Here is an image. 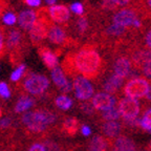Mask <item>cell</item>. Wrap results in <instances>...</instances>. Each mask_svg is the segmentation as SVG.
<instances>
[{
    "label": "cell",
    "instance_id": "6da1fadb",
    "mask_svg": "<svg viewBox=\"0 0 151 151\" xmlns=\"http://www.w3.org/2000/svg\"><path fill=\"white\" fill-rule=\"evenodd\" d=\"M64 63L70 64L75 73L82 75L84 78L96 79L101 73L103 60L96 48L86 45L73 54L70 63L68 61H64Z\"/></svg>",
    "mask_w": 151,
    "mask_h": 151
},
{
    "label": "cell",
    "instance_id": "7a4b0ae2",
    "mask_svg": "<svg viewBox=\"0 0 151 151\" xmlns=\"http://www.w3.org/2000/svg\"><path fill=\"white\" fill-rule=\"evenodd\" d=\"M57 120V116L47 109H35L23 113L21 122L28 131L41 133L45 131Z\"/></svg>",
    "mask_w": 151,
    "mask_h": 151
},
{
    "label": "cell",
    "instance_id": "3957f363",
    "mask_svg": "<svg viewBox=\"0 0 151 151\" xmlns=\"http://www.w3.org/2000/svg\"><path fill=\"white\" fill-rule=\"evenodd\" d=\"M149 88H150V84L147 79L143 77H135V78H131L126 83L123 88V92L126 98L137 100L146 97Z\"/></svg>",
    "mask_w": 151,
    "mask_h": 151
},
{
    "label": "cell",
    "instance_id": "277c9868",
    "mask_svg": "<svg viewBox=\"0 0 151 151\" xmlns=\"http://www.w3.org/2000/svg\"><path fill=\"white\" fill-rule=\"evenodd\" d=\"M50 86V80L41 73H29L24 78L23 88L33 96H41Z\"/></svg>",
    "mask_w": 151,
    "mask_h": 151
},
{
    "label": "cell",
    "instance_id": "5b68a950",
    "mask_svg": "<svg viewBox=\"0 0 151 151\" xmlns=\"http://www.w3.org/2000/svg\"><path fill=\"white\" fill-rule=\"evenodd\" d=\"M118 110L123 121H129L137 119L141 111V105L139 101L130 98H122L118 102Z\"/></svg>",
    "mask_w": 151,
    "mask_h": 151
},
{
    "label": "cell",
    "instance_id": "8992f818",
    "mask_svg": "<svg viewBox=\"0 0 151 151\" xmlns=\"http://www.w3.org/2000/svg\"><path fill=\"white\" fill-rule=\"evenodd\" d=\"M73 87L75 90L76 98L81 102H86L87 100L93 97L94 88L88 79L84 78L82 76H77L73 79Z\"/></svg>",
    "mask_w": 151,
    "mask_h": 151
},
{
    "label": "cell",
    "instance_id": "52a82bcc",
    "mask_svg": "<svg viewBox=\"0 0 151 151\" xmlns=\"http://www.w3.org/2000/svg\"><path fill=\"white\" fill-rule=\"evenodd\" d=\"M139 19L137 9H120L112 17V23L122 27H130L134 25V22Z\"/></svg>",
    "mask_w": 151,
    "mask_h": 151
},
{
    "label": "cell",
    "instance_id": "ba28073f",
    "mask_svg": "<svg viewBox=\"0 0 151 151\" xmlns=\"http://www.w3.org/2000/svg\"><path fill=\"white\" fill-rule=\"evenodd\" d=\"M116 98L112 94H109L107 92H99L94 94L91 99V104L94 110L105 111L110 108H113L116 105Z\"/></svg>",
    "mask_w": 151,
    "mask_h": 151
},
{
    "label": "cell",
    "instance_id": "9c48e42d",
    "mask_svg": "<svg viewBox=\"0 0 151 151\" xmlns=\"http://www.w3.org/2000/svg\"><path fill=\"white\" fill-rule=\"evenodd\" d=\"M52 75V80L55 83L57 87L59 88L63 93H68L69 91H71V89H73V84L67 80L65 76V73L63 71V69L61 67H56L52 70L50 73Z\"/></svg>",
    "mask_w": 151,
    "mask_h": 151
},
{
    "label": "cell",
    "instance_id": "30bf717a",
    "mask_svg": "<svg viewBox=\"0 0 151 151\" xmlns=\"http://www.w3.org/2000/svg\"><path fill=\"white\" fill-rule=\"evenodd\" d=\"M132 71V61L126 56L118 57L113 64V73L125 80Z\"/></svg>",
    "mask_w": 151,
    "mask_h": 151
},
{
    "label": "cell",
    "instance_id": "8fae6325",
    "mask_svg": "<svg viewBox=\"0 0 151 151\" xmlns=\"http://www.w3.org/2000/svg\"><path fill=\"white\" fill-rule=\"evenodd\" d=\"M48 29H50V24L44 19H38V21L29 31V38L32 42L35 44L41 42L44 38L47 37Z\"/></svg>",
    "mask_w": 151,
    "mask_h": 151
},
{
    "label": "cell",
    "instance_id": "7c38bea8",
    "mask_svg": "<svg viewBox=\"0 0 151 151\" xmlns=\"http://www.w3.org/2000/svg\"><path fill=\"white\" fill-rule=\"evenodd\" d=\"M48 15L56 23H65L70 17V12L65 5H52L48 9Z\"/></svg>",
    "mask_w": 151,
    "mask_h": 151
},
{
    "label": "cell",
    "instance_id": "4fadbf2b",
    "mask_svg": "<svg viewBox=\"0 0 151 151\" xmlns=\"http://www.w3.org/2000/svg\"><path fill=\"white\" fill-rule=\"evenodd\" d=\"M38 21L37 13L33 9H25L18 15V23L22 29L31 31V28Z\"/></svg>",
    "mask_w": 151,
    "mask_h": 151
},
{
    "label": "cell",
    "instance_id": "5bb4252c",
    "mask_svg": "<svg viewBox=\"0 0 151 151\" xmlns=\"http://www.w3.org/2000/svg\"><path fill=\"white\" fill-rule=\"evenodd\" d=\"M122 131V124L118 121H108L102 124V133L107 139H114L120 137Z\"/></svg>",
    "mask_w": 151,
    "mask_h": 151
},
{
    "label": "cell",
    "instance_id": "9a60e30c",
    "mask_svg": "<svg viewBox=\"0 0 151 151\" xmlns=\"http://www.w3.org/2000/svg\"><path fill=\"white\" fill-rule=\"evenodd\" d=\"M110 151H137V145L130 137H119L113 141Z\"/></svg>",
    "mask_w": 151,
    "mask_h": 151
},
{
    "label": "cell",
    "instance_id": "2e32d148",
    "mask_svg": "<svg viewBox=\"0 0 151 151\" xmlns=\"http://www.w3.org/2000/svg\"><path fill=\"white\" fill-rule=\"evenodd\" d=\"M47 38L54 44H63L66 40V33L61 26L50 24Z\"/></svg>",
    "mask_w": 151,
    "mask_h": 151
},
{
    "label": "cell",
    "instance_id": "e0dca14e",
    "mask_svg": "<svg viewBox=\"0 0 151 151\" xmlns=\"http://www.w3.org/2000/svg\"><path fill=\"white\" fill-rule=\"evenodd\" d=\"M123 82H124V79H122L121 77L116 76V73H112V75H110L108 77L106 82L104 83V85H103L104 91L109 94L116 93V92L120 89L121 86L123 85Z\"/></svg>",
    "mask_w": 151,
    "mask_h": 151
},
{
    "label": "cell",
    "instance_id": "ac0fdd59",
    "mask_svg": "<svg viewBox=\"0 0 151 151\" xmlns=\"http://www.w3.org/2000/svg\"><path fill=\"white\" fill-rule=\"evenodd\" d=\"M39 54H40L43 63L46 65V67L48 69L52 70L54 68L58 67V57L50 50H48L46 47H42V48L39 50Z\"/></svg>",
    "mask_w": 151,
    "mask_h": 151
},
{
    "label": "cell",
    "instance_id": "d6986e66",
    "mask_svg": "<svg viewBox=\"0 0 151 151\" xmlns=\"http://www.w3.org/2000/svg\"><path fill=\"white\" fill-rule=\"evenodd\" d=\"M109 144L103 135H94L88 143L87 151H108Z\"/></svg>",
    "mask_w": 151,
    "mask_h": 151
},
{
    "label": "cell",
    "instance_id": "ffe728a7",
    "mask_svg": "<svg viewBox=\"0 0 151 151\" xmlns=\"http://www.w3.org/2000/svg\"><path fill=\"white\" fill-rule=\"evenodd\" d=\"M35 105V100L29 96H21L15 104V112L25 113L31 111V108Z\"/></svg>",
    "mask_w": 151,
    "mask_h": 151
},
{
    "label": "cell",
    "instance_id": "44dd1931",
    "mask_svg": "<svg viewBox=\"0 0 151 151\" xmlns=\"http://www.w3.org/2000/svg\"><path fill=\"white\" fill-rule=\"evenodd\" d=\"M22 40V35L18 29H12L9 31L6 37V47L9 50H15L20 45Z\"/></svg>",
    "mask_w": 151,
    "mask_h": 151
},
{
    "label": "cell",
    "instance_id": "7402d4cb",
    "mask_svg": "<svg viewBox=\"0 0 151 151\" xmlns=\"http://www.w3.org/2000/svg\"><path fill=\"white\" fill-rule=\"evenodd\" d=\"M129 33V29L126 27H122V26L116 25V24H111L106 28V35L108 37L114 38V39H119L121 37H125V35Z\"/></svg>",
    "mask_w": 151,
    "mask_h": 151
},
{
    "label": "cell",
    "instance_id": "603a6c76",
    "mask_svg": "<svg viewBox=\"0 0 151 151\" xmlns=\"http://www.w3.org/2000/svg\"><path fill=\"white\" fill-rule=\"evenodd\" d=\"M62 128L65 133L69 135H73L79 130V122L75 118H67L62 124Z\"/></svg>",
    "mask_w": 151,
    "mask_h": 151
},
{
    "label": "cell",
    "instance_id": "cb8c5ba5",
    "mask_svg": "<svg viewBox=\"0 0 151 151\" xmlns=\"http://www.w3.org/2000/svg\"><path fill=\"white\" fill-rule=\"evenodd\" d=\"M55 104H56L57 108H59L60 110H69L73 107V101L71 98H69L66 94H60L55 99Z\"/></svg>",
    "mask_w": 151,
    "mask_h": 151
},
{
    "label": "cell",
    "instance_id": "d4e9b609",
    "mask_svg": "<svg viewBox=\"0 0 151 151\" xmlns=\"http://www.w3.org/2000/svg\"><path fill=\"white\" fill-rule=\"evenodd\" d=\"M120 118H121L120 112H119L116 107H113V108H110L108 110H105L102 112V119L105 122H108V121H118Z\"/></svg>",
    "mask_w": 151,
    "mask_h": 151
},
{
    "label": "cell",
    "instance_id": "484cf974",
    "mask_svg": "<svg viewBox=\"0 0 151 151\" xmlns=\"http://www.w3.org/2000/svg\"><path fill=\"white\" fill-rule=\"evenodd\" d=\"M141 128L151 133V107L144 112L141 119Z\"/></svg>",
    "mask_w": 151,
    "mask_h": 151
},
{
    "label": "cell",
    "instance_id": "4316f807",
    "mask_svg": "<svg viewBox=\"0 0 151 151\" xmlns=\"http://www.w3.org/2000/svg\"><path fill=\"white\" fill-rule=\"evenodd\" d=\"M24 71H25V65L21 64V65L19 66V67H17L12 73V75H11V81H13V82H18V81L23 77Z\"/></svg>",
    "mask_w": 151,
    "mask_h": 151
},
{
    "label": "cell",
    "instance_id": "83f0119b",
    "mask_svg": "<svg viewBox=\"0 0 151 151\" xmlns=\"http://www.w3.org/2000/svg\"><path fill=\"white\" fill-rule=\"evenodd\" d=\"M2 20L4 22V24H6V25H14L16 23V21H18V18L13 13H5L3 15Z\"/></svg>",
    "mask_w": 151,
    "mask_h": 151
},
{
    "label": "cell",
    "instance_id": "f1b7e54d",
    "mask_svg": "<svg viewBox=\"0 0 151 151\" xmlns=\"http://www.w3.org/2000/svg\"><path fill=\"white\" fill-rule=\"evenodd\" d=\"M0 97L3 99H9L11 97V89L5 82H0Z\"/></svg>",
    "mask_w": 151,
    "mask_h": 151
},
{
    "label": "cell",
    "instance_id": "f546056e",
    "mask_svg": "<svg viewBox=\"0 0 151 151\" xmlns=\"http://www.w3.org/2000/svg\"><path fill=\"white\" fill-rule=\"evenodd\" d=\"M77 26H78V29L81 34H84L85 32L87 31L88 28V21L85 17H80L77 21Z\"/></svg>",
    "mask_w": 151,
    "mask_h": 151
},
{
    "label": "cell",
    "instance_id": "4dcf8cb0",
    "mask_svg": "<svg viewBox=\"0 0 151 151\" xmlns=\"http://www.w3.org/2000/svg\"><path fill=\"white\" fill-rule=\"evenodd\" d=\"M80 109L82 112H84L85 114H88V116L92 114V113H93V110H94L92 104L87 103V102H83L82 104H80Z\"/></svg>",
    "mask_w": 151,
    "mask_h": 151
},
{
    "label": "cell",
    "instance_id": "1f68e13d",
    "mask_svg": "<svg viewBox=\"0 0 151 151\" xmlns=\"http://www.w3.org/2000/svg\"><path fill=\"white\" fill-rule=\"evenodd\" d=\"M70 9L73 11L75 14L77 15H82L84 13V7H83V4L80 2H75L71 4Z\"/></svg>",
    "mask_w": 151,
    "mask_h": 151
},
{
    "label": "cell",
    "instance_id": "d6a6232c",
    "mask_svg": "<svg viewBox=\"0 0 151 151\" xmlns=\"http://www.w3.org/2000/svg\"><path fill=\"white\" fill-rule=\"evenodd\" d=\"M27 151H47V148L45 146V144L42 143H34Z\"/></svg>",
    "mask_w": 151,
    "mask_h": 151
},
{
    "label": "cell",
    "instance_id": "836d02e7",
    "mask_svg": "<svg viewBox=\"0 0 151 151\" xmlns=\"http://www.w3.org/2000/svg\"><path fill=\"white\" fill-rule=\"evenodd\" d=\"M141 70H142V73H143V75H144L145 77L151 79V61L147 62V63L141 68Z\"/></svg>",
    "mask_w": 151,
    "mask_h": 151
},
{
    "label": "cell",
    "instance_id": "e575fe53",
    "mask_svg": "<svg viewBox=\"0 0 151 151\" xmlns=\"http://www.w3.org/2000/svg\"><path fill=\"white\" fill-rule=\"evenodd\" d=\"M102 6H103L104 9H108V11H111V9H114L118 7L113 0H103V2H102Z\"/></svg>",
    "mask_w": 151,
    "mask_h": 151
},
{
    "label": "cell",
    "instance_id": "d590c367",
    "mask_svg": "<svg viewBox=\"0 0 151 151\" xmlns=\"http://www.w3.org/2000/svg\"><path fill=\"white\" fill-rule=\"evenodd\" d=\"M11 125H12V120L9 118L0 119V129H7Z\"/></svg>",
    "mask_w": 151,
    "mask_h": 151
},
{
    "label": "cell",
    "instance_id": "8d00e7d4",
    "mask_svg": "<svg viewBox=\"0 0 151 151\" xmlns=\"http://www.w3.org/2000/svg\"><path fill=\"white\" fill-rule=\"evenodd\" d=\"M145 44H146L147 48L151 50V28L145 34Z\"/></svg>",
    "mask_w": 151,
    "mask_h": 151
},
{
    "label": "cell",
    "instance_id": "74e56055",
    "mask_svg": "<svg viewBox=\"0 0 151 151\" xmlns=\"http://www.w3.org/2000/svg\"><path fill=\"white\" fill-rule=\"evenodd\" d=\"M80 131L84 137H88V135L91 134V128L87 125H82L80 127Z\"/></svg>",
    "mask_w": 151,
    "mask_h": 151
},
{
    "label": "cell",
    "instance_id": "f35d334b",
    "mask_svg": "<svg viewBox=\"0 0 151 151\" xmlns=\"http://www.w3.org/2000/svg\"><path fill=\"white\" fill-rule=\"evenodd\" d=\"M45 146L47 148V151H60L59 148H58V145L56 143H54V142L47 143V144H45Z\"/></svg>",
    "mask_w": 151,
    "mask_h": 151
},
{
    "label": "cell",
    "instance_id": "ab89813d",
    "mask_svg": "<svg viewBox=\"0 0 151 151\" xmlns=\"http://www.w3.org/2000/svg\"><path fill=\"white\" fill-rule=\"evenodd\" d=\"M25 3L32 7H38L40 6L41 0H25Z\"/></svg>",
    "mask_w": 151,
    "mask_h": 151
},
{
    "label": "cell",
    "instance_id": "60d3db41",
    "mask_svg": "<svg viewBox=\"0 0 151 151\" xmlns=\"http://www.w3.org/2000/svg\"><path fill=\"white\" fill-rule=\"evenodd\" d=\"M3 48H4V35L2 29L0 28V55L3 52Z\"/></svg>",
    "mask_w": 151,
    "mask_h": 151
},
{
    "label": "cell",
    "instance_id": "b9f144b4",
    "mask_svg": "<svg viewBox=\"0 0 151 151\" xmlns=\"http://www.w3.org/2000/svg\"><path fill=\"white\" fill-rule=\"evenodd\" d=\"M113 1H114V3L116 4V6L120 7V6H125V5L129 4L132 0H113Z\"/></svg>",
    "mask_w": 151,
    "mask_h": 151
},
{
    "label": "cell",
    "instance_id": "7bdbcfd3",
    "mask_svg": "<svg viewBox=\"0 0 151 151\" xmlns=\"http://www.w3.org/2000/svg\"><path fill=\"white\" fill-rule=\"evenodd\" d=\"M143 3H144L143 6H144L148 12L151 13V0H143Z\"/></svg>",
    "mask_w": 151,
    "mask_h": 151
},
{
    "label": "cell",
    "instance_id": "ee69618b",
    "mask_svg": "<svg viewBox=\"0 0 151 151\" xmlns=\"http://www.w3.org/2000/svg\"><path fill=\"white\" fill-rule=\"evenodd\" d=\"M146 101L147 102H151V85H150V88H149V91H148V93L146 94Z\"/></svg>",
    "mask_w": 151,
    "mask_h": 151
},
{
    "label": "cell",
    "instance_id": "f6af8a7d",
    "mask_svg": "<svg viewBox=\"0 0 151 151\" xmlns=\"http://www.w3.org/2000/svg\"><path fill=\"white\" fill-rule=\"evenodd\" d=\"M57 0H45V2L47 3L48 5H50V6H52V5H55V3H56Z\"/></svg>",
    "mask_w": 151,
    "mask_h": 151
},
{
    "label": "cell",
    "instance_id": "bcb514c9",
    "mask_svg": "<svg viewBox=\"0 0 151 151\" xmlns=\"http://www.w3.org/2000/svg\"><path fill=\"white\" fill-rule=\"evenodd\" d=\"M1 114H2V111H1V107H0V119H1Z\"/></svg>",
    "mask_w": 151,
    "mask_h": 151
},
{
    "label": "cell",
    "instance_id": "7dc6e473",
    "mask_svg": "<svg viewBox=\"0 0 151 151\" xmlns=\"http://www.w3.org/2000/svg\"><path fill=\"white\" fill-rule=\"evenodd\" d=\"M149 147H150V150H151V141H150V144H149Z\"/></svg>",
    "mask_w": 151,
    "mask_h": 151
},
{
    "label": "cell",
    "instance_id": "c3c4849f",
    "mask_svg": "<svg viewBox=\"0 0 151 151\" xmlns=\"http://www.w3.org/2000/svg\"><path fill=\"white\" fill-rule=\"evenodd\" d=\"M0 12H1V9H0Z\"/></svg>",
    "mask_w": 151,
    "mask_h": 151
},
{
    "label": "cell",
    "instance_id": "681fc988",
    "mask_svg": "<svg viewBox=\"0 0 151 151\" xmlns=\"http://www.w3.org/2000/svg\"><path fill=\"white\" fill-rule=\"evenodd\" d=\"M143 151H146V150H143Z\"/></svg>",
    "mask_w": 151,
    "mask_h": 151
}]
</instances>
